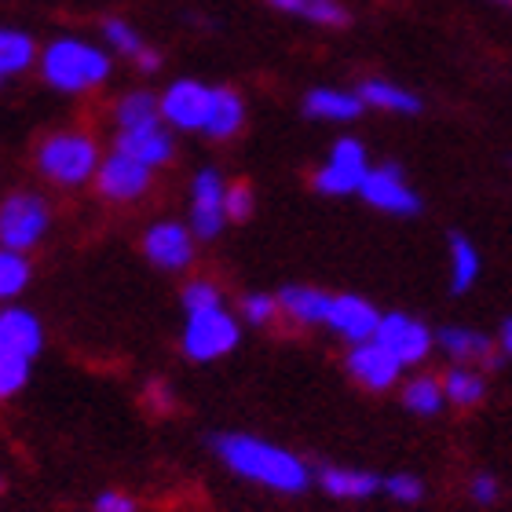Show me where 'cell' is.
<instances>
[{
	"label": "cell",
	"instance_id": "6da1fadb",
	"mask_svg": "<svg viewBox=\"0 0 512 512\" xmlns=\"http://www.w3.org/2000/svg\"><path fill=\"white\" fill-rule=\"evenodd\" d=\"M209 447L238 480L267 487L275 494H304L315 480L311 465L300 454L278 447L271 439L249 436V432H216L209 436Z\"/></svg>",
	"mask_w": 512,
	"mask_h": 512
},
{
	"label": "cell",
	"instance_id": "7a4b0ae2",
	"mask_svg": "<svg viewBox=\"0 0 512 512\" xmlns=\"http://www.w3.org/2000/svg\"><path fill=\"white\" fill-rule=\"evenodd\" d=\"M41 81L63 96H85L96 92L114 74V55L103 44H92L85 37H55L52 44L41 48L37 59Z\"/></svg>",
	"mask_w": 512,
	"mask_h": 512
},
{
	"label": "cell",
	"instance_id": "3957f363",
	"mask_svg": "<svg viewBox=\"0 0 512 512\" xmlns=\"http://www.w3.org/2000/svg\"><path fill=\"white\" fill-rule=\"evenodd\" d=\"M44 352V326L30 308H0V403L30 384L33 366Z\"/></svg>",
	"mask_w": 512,
	"mask_h": 512
},
{
	"label": "cell",
	"instance_id": "277c9868",
	"mask_svg": "<svg viewBox=\"0 0 512 512\" xmlns=\"http://www.w3.org/2000/svg\"><path fill=\"white\" fill-rule=\"evenodd\" d=\"M103 158L107 154L88 128H59L52 136H44L37 154H33L37 172L63 191H74V187H85V183L96 180Z\"/></svg>",
	"mask_w": 512,
	"mask_h": 512
},
{
	"label": "cell",
	"instance_id": "5b68a950",
	"mask_svg": "<svg viewBox=\"0 0 512 512\" xmlns=\"http://www.w3.org/2000/svg\"><path fill=\"white\" fill-rule=\"evenodd\" d=\"M238 341H242V319L231 315L227 304L224 308H209V311L187 315L183 333H180V348L191 363H216V359H224V355L235 352Z\"/></svg>",
	"mask_w": 512,
	"mask_h": 512
},
{
	"label": "cell",
	"instance_id": "8992f818",
	"mask_svg": "<svg viewBox=\"0 0 512 512\" xmlns=\"http://www.w3.org/2000/svg\"><path fill=\"white\" fill-rule=\"evenodd\" d=\"M52 231V205L37 191H11L0 202V249L30 253Z\"/></svg>",
	"mask_w": 512,
	"mask_h": 512
},
{
	"label": "cell",
	"instance_id": "52a82bcc",
	"mask_svg": "<svg viewBox=\"0 0 512 512\" xmlns=\"http://www.w3.org/2000/svg\"><path fill=\"white\" fill-rule=\"evenodd\" d=\"M374 169L370 165V154H366L363 139L355 136H341L333 139L330 154L322 158V165L311 172V187L326 198H348V194L363 191L366 172Z\"/></svg>",
	"mask_w": 512,
	"mask_h": 512
},
{
	"label": "cell",
	"instance_id": "ba28073f",
	"mask_svg": "<svg viewBox=\"0 0 512 512\" xmlns=\"http://www.w3.org/2000/svg\"><path fill=\"white\" fill-rule=\"evenodd\" d=\"M213 99L216 85H205V81H194V77H180L165 92H158L161 121L176 128V132H202L205 136V125H209V114H213Z\"/></svg>",
	"mask_w": 512,
	"mask_h": 512
},
{
	"label": "cell",
	"instance_id": "9c48e42d",
	"mask_svg": "<svg viewBox=\"0 0 512 512\" xmlns=\"http://www.w3.org/2000/svg\"><path fill=\"white\" fill-rule=\"evenodd\" d=\"M198 242H213L227 227V180L224 172L205 165L191 180V216H187Z\"/></svg>",
	"mask_w": 512,
	"mask_h": 512
},
{
	"label": "cell",
	"instance_id": "30bf717a",
	"mask_svg": "<svg viewBox=\"0 0 512 512\" xmlns=\"http://www.w3.org/2000/svg\"><path fill=\"white\" fill-rule=\"evenodd\" d=\"M143 256L158 271H169V275H180L194 264L198 256V238H194L191 224L183 220H154V224L143 231Z\"/></svg>",
	"mask_w": 512,
	"mask_h": 512
},
{
	"label": "cell",
	"instance_id": "8fae6325",
	"mask_svg": "<svg viewBox=\"0 0 512 512\" xmlns=\"http://www.w3.org/2000/svg\"><path fill=\"white\" fill-rule=\"evenodd\" d=\"M150 183H154V172H150L147 165L132 161L128 154H121V150H110L107 158H103V165H99L92 187L99 191L103 202L132 205L150 191Z\"/></svg>",
	"mask_w": 512,
	"mask_h": 512
},
{
	"label": "cell",
	"instance_id": "7c38bea8",
	"mask_svg": "<svg viewBox=\"0 0 512 512\" xmlns=\"http://www.w3.org/2000/svg\"><path fill=\"white\" fill-rule=\"evenodd\" d=\"M359 198L388 216H417L421 213V198H417V191L406 183L403 169L392 165V161L374 165V169L366 172Z\"/></svg>",
	"mask_w": 512,
	"mask_h": 512
},
{
	"label": "cell",
	"instance_id": "4fadbf2b",
	"mask_svg": "<svg viewBox=\"0 0 512 512\" xmlns=\"http://www.w3.org/2000/svg\"><path fill=\"white\" fill-rule=\"evenodd\" d=\"M374 341L381 344V348H388L403 366H417L428 359L432 344H436V333L428 330L421 319H414V315L388 311V315H381V326H377Z\"/></svg>",
	"mask_w": 512,
	"mask_h": 512
},
{
	"label": "cell",
	"instance_id": "5bb4252c",
	"mask_svg": "<svg viewBox=\"0 0 512 512\" xmlns=\"http://www.w3.org/2000/svg\"><path fill=\"white\" fill-rule=\"evenodd\" d=\"M377 326H381V311L359 293H333L330 311H326V330L337 333L348 344L374 341Z\"/></svg>",
	"mask_w": 512,
	"mask_h": 512
},
{
	"label": "cell",
	"instance_id": "9a60e30c",
	"mask_svg": "<svg viewBox=\"0 0 512 512\" xmlns=\"http://www.w3.org/2000/svg\"><path fill=\"white\" fill-rule=\"evenodd\" d=\"M344 366H348V374L363 384V388H370V392H388V388L399 381V374H403V363H399L388 348H381L377 341L352 344L348 355H344Z\"/></svg>",
	"mask_w": 512,
	"mask_h": 512
},
{
	"label": "cell",
	"instance_id": "2e32d148",
	"mask_svg": "<svg viewBox=\"0 0 512 512\" xmlns=\"http://www.w3.org/2000/svg\"><path fill=\"white\" fill-rule=\"evenodd\" d=\"M114 150L128 154L139 165H147L150 172H158L176 158V139H172L169 125H150L136 128V132H114Z\"/></svg>",
	"mask_w": 512,
	"mask_h": 512
},
{
	"label": "cell",
	"instance_id": "e0dca14e",
	"mask_svg": "<svg viewBox=\"0 0 512 512\" xmlns=\"http://www.w3.org/2000/svg\"><path fill=\"white\" fill-rule=\"evenodd\" d=\"M436 344L450 359H458V366H483V370H498L502 366V355L494 352V341L483 337L476 330H465V326H443L436 330Z\"/></svg>",
	"mask_w": 512,
	"mask_h": 512
},
{
	"label": "cell",
	"instance_id": "ac0fdd59",
	"mask_svg": "<svg viewBox=\"0 0 512 512\" xmlns=\"http://www.w3.org/2000/svg\"><path fill=\"white\" fill-rule=\"evenodd\" d=\"M275 297H278L282 319L293 322V326H326V311H330L333 293H322L319 286L293 282V286L278 289Z\"/></svg>",
	"mask_w": 512,
	"mask_h": 512
},
{
	"label": "cell",
	"instance_id": "d6986e66",
	"mask_svg": "<svg viewBox=\"0 0 512 512\" xmlns=\"http://www.w3.org/2000/svg\"><path fill=\"white\" fill-rule=\"evenodd\" d=\"M363 99L359 92H344V88H311L304 96V114L315 121H333V125H348V121L363 118Z\"/></svg>",
	"mask_w": 512,
	"mask_h": 512
},
{
	"label": "cell",
	"instance_id": "ffe728a7",
	"mask_svg": "<svg viewBox=\"0 0 512 512\" xmlns=\"http://www.w3.org/2000/svg\"><path fill=\"white\" fill-rule=\"evenodd\" d=\"M319 487L330 498L341 502H363L381 491V476L366 469H344V465H322L319 469Z\"/></svg>",
	"mask_w": 512,
	"mask_h": 512
},
{
	"label": "cell",
	"instance_id": "44dd1931",
	"mask_svg": "<svg viewBox=\"0 0 512 512\" xmlns=\"http://www.w3.org/2000/svg\"><path fill=\"white\" fill-rule=\"evenodd\" d=\"M150 125H165L158 107V92H150V88H128V92H121L118 103H114V128L118 132H136V128Z\"/></svg>",
	"mask_w": 512,
	"mask_h": 512
},
{
	"label": "cell",
	"instance_id": "7402d4cb",
	"mask_svg": "<svg viewBox=\"0 0 512 512\" xmlns=\"http://www.w3.org/2000/svg\"><path fill=\"white\" fill-rule=\"evenodd\" d=\"M267 8L311 22V26H322V30H344L352 22V11L344 8L341 0H267Z\"/></svg>",
	"mask_w": 512,
	"mask_h": 512
},
{
	"label": "cell",
	"instance_id": "603a6c76",
	"mask_svg": "<svg viewBox=\"0 0 512 512\" xmlns=\"http://www.w3.org/2000/svg\"><path fill=\"white\" fill-rule=\"evenodd\" d=\"M242 128H246V99L238 96L235 88L216 85L213 114H209L205 136L216 139V143H227V139H235Z\"/></svg>",
	"mask_w": 512,
	"mask_h": 512
},
{
	"label": "cell",
	"instance_id": "cb8c5ba5",
	"mask_svg": "<svg viewBox=\"0 0 512 512\" xmlns=\"http://www.w3.org/2000/svg\"><path fill=\"white\" fill-rule=\"evenodd\" d=\"M355 92H359V99H363L366 110H388V114H421V99H417L414 92H406L403 85H395V81H384V77H366Z\"/></svg>",
	"mask_w": 512,
	"mask_h": 512
},
{
	"label": "cell",
	"instance_id": "d4e9b609",
	"mask_svg": "<svg viewBox=\"0 0 512 512\" xmlns=\"http://www.w3.org/2000/svg\"><path fill=\"white\" fill-rule=\"evenodd\" d=\"M37 59H41V52H37V41H33L30 33L0 26V81L26 74Z\"/></svg>",
	"mask_w": 512,
	"mask_h": 512
},
{
	"label": "cell",
	"instance_id": "484cf974",
	"mask_svg": "<svg viewBox=\"0 0 512 512\" xmlns=\"http://www.w3.org/2000/svg\"><path fill=\"white\" fill-rule=\"evenodd\" d=\"M103 48L114 52V55H121V59H128V63H136L150 44L143 41V33H139L128 19L110 15V19H103Z\"/></svg>",
	"mask_w": 512,
	"mask_h": 512
},
{
	"label": "cell",
	"instance_id": "4316f807",
	"mask_svg": "<svg viewBox=\"0 0 512 512\" xmlns=\"http://www.w3.org/2000/svg\"><path fill=\"white\" fill-rule=\"evenodd\" d=\"M450 242V286H454V293H465V289L480 278V253H476V246H472L465 235H454L447 238Z\"/></svg>",
	"mask_w": 512,
	"mask_h": 512
},
{
	"label": "cell",
	"instance_id": "83f0119b",
	"mask_svg": "<svg viewBox=\"0 0 512 512\" xmlns=\"http://www.w3.org/2000/svg\"><path fill=\"white\" fill-rule=\"evenodd\" d=\"M443 395L454 406H476L487 395V381L472 366H450L447 374H443Z\"/></svg>",
	"mask_w": 512,
	"mask_h": 512
},
{
	"label": "cell",
	"instance_id": "f1b7e54d",
	"mask_svg": "<svg viewBox=\"0 0 512 512\" xmlns=\"http://www.w3.org/2000/svg\"><path fill=\"white\" fill-rule=\"evenodd\" d=\"M443 403H447V395H443V381H436V377L421 374L403 384V406L410 414L432 417L443 410Z\"/></svg>",
	"mask_w": 512,
	"mask_h": 512
},
{
	"label": "cell",
	"instance_id": "f546056e",
	"mask_svg": "<svg viewBox=\"0 0 512 512\" xmlns=\"http://www.w3.org/2000/svg\"><path fill=\"white\" fill-rule=\"evenodd\" d=\"M30 278H33L30 256L15 253V249H0V304H8L19 293H26Z\"/></svg>",
	"mask_w": 512,
	"mask_h": 512
},
{
	"label": "cell",
	"instance_id": "4dcf8cb0",
	"mask_svg": "<svg viewBox=\"0 0 512 512\" xmlns=\"http://www.w3.org/2000/svg\"><path fill=\"white\" fill-rule=\"evenodd\" d=\"M180 304L187 315L194 311H209V308H224V293L213 278H191L187 286L180 289Z\"/></svg>",
	"mask_w": 512,
	"mask_h": 512
},
{
	"label": "cell",
	"instance_id": "1f68e13d",
	"mask_svg": "<svg viewBox=\"0 0 512 512\" xmlns=\"http://www.w3.org/2000/svg\"><path fill=\"white\" fill-rule=\"evenodd\" d=\"M238 319L249 322V326H271L275 319H282L278 297L275 293H246L238 300Z\"/></svg>",
	"mask_w": 512,
	"mask_h": 512
},
{
	"label": "cell",
	"instance_id": "d6a6232c",
	"mask_svg": "<svg viewBox=\"0 0 512 512\" xmlns=\"http://www.w3.org/2000/svg\"><path fill=\"white\" fill-rule=\"evenodd\" d=\"M256 213V194L246 180L227 183V224H246Z\"/></svg>",
	"mask_w": 512,
	"mask_h": 512
},
{
	"label": "cell",
	"instance_id": "836d02e7",
	"mask_svg": "<svg viewBox=\"0 0 512 512\" xmlns=\"http://www.w3.org/2000/svg\"><path fill=\"white\" fill-rule=\"evenodd\" d=\"M381 491L399 505H417L425 498V483L410 476V472H392V476H384L381 480Z\"/></svg>",
	"mask_w": 512,
	"mask_h": 512
},
{
	"label": "cell",
	"instance_id": "e575fe53",
	"mask_svg": "<svg viewBox=\"0 0 512 512\" xmlns=\"http://www.w3.org/2000/svg\"><path fill=\"white\" fill-rule=\"evenodd\" d=\"M92 509L96 512H139V505H136V498H128V494H121V491H103Z\"/></svg>",
	"mask_w": 512,
	"mask_h": 512
},
{
	"label": "cell",
	"instance_id": "d590c367",
	"mask_svg": "<svg viewBox=\"0 0 512 512\" xmlns=\"http://www.w3.org/2000/svg\"><path fill=\"white\" fill-rule=\"evenodd\" d=\"M469 494H472V502L491 505L494 498H498V480H494V476H487V472H480V476H472Z\"/></svg>",
	"mask_w": 512,
	"mask_h": 512
},
{
	"label": "cell",
	"instance_id": "8d00e7d4",
	"mask_svg": "<svg viewBox=\"0 0 512 512\" xmlns=\"http://www.w3.org/2000/svg\"><path fill=\"white\" fill-rule=\"evenodd\" d=\"M143 399H147L154 410H172V403H176L172 388L169 384H161V381H150L147 388H143Z\"/></svg>",
	"mask_w": 512,
	"mask_h": 512
},
{
	"label": "cell",
	"instance_id": "74e56055",
	"mask_svg": "<svg viewBox=\"0 0 512 512\" xmlns=\"http://www.w3.org/2000/svg\"><path fill=\"white\" fill-rule=\"evenodd\" d=\"M502 348H505V352L512 355V319H509V322H505V326H502Z\"/></svg>",
	"mask_w": 512,
	"mask_h": 512
},
{
	"label": "cell",
	"instance_id": "f35d334b",
	"mask_svg": "<svg viewBox=\"0 0 512 512\" xmlns=\"http://www.w3.org/2000/svg\"><path fill=\"white\" fill-rule=\"evenodd\" d=\"M491 4H502V8H512V0H491Z\"/></svg>",
	"mask_w": 512,
	"mask_h": 512
},
{
	"label": "cell",
	"instance_id": "ab89813d",
	"mask_svg": "<svg viewBox=\"0 0 512 512\" xmlns=\"http://www.w3.org/2000/svg\"><path fill=\"white\" fill-rule=\"evenodd\" d=\"M0 487H4V480H0Z\"/></svg>",
	"mask_w": 512,
	"mask_h": 512
},
{
	"label": "cell",
	"instance_id": "60d3db41",
	"mask_svg": "<svg viewBox=\"0 0 512 512\" xmlns=\"http://www.w3.org/2000/svg\"><path fill=\"white\" fill-rule=\"evenodd\" d=\"M0 85H4V81H0Z\"/></svg>",
	"mask_w": 512,
	"mask_h": 512
}]
</instances>
